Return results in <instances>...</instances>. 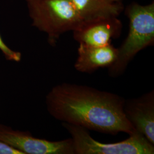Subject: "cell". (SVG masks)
<instances>
[{
    "label": "cell",
    "mask_w": 154,
    "mask_h": 154,
    "mask_svg": "<svg viewBox=\"0 0 154 154\" xmlns=\"http://www.w3.org/2000/svg\"><path fill=\"white\" fill-rule=\"evenodd\" d=\"M125 101L116 94L69 83L55 86L46 99L50 114L63 123L107 134L131 135L138 131L124 114Z\"/></svg>",
    "instance_id": "6da1fadb"
},
{
    "label": "cell",
    "mask_w": 154,
    "mask_h": 154,
    "mask_svg": "<svg viewBox=\"0 0 154 154\" xmlns=\"http://www.w3.org/2000/svg\"><path fill=\"white\" fill-rule=\"evenodd\" d=\"M0 50L9 61L20 62L21 59V54L9 48L3 41L0 35Z\"/></svg>",
    "instance_id": "30bf717a"
},
{
    "label": "cell",
    "mask_w": 154,
    "mask_h": 154,
    "mask_svg": "<svg viewBox=\"0 0 154 154\" xmlns=\"http://www.w3.org/2000/svg\"><path fill=\"white\" fill-rule=\"evenodd\" d=\"M32 25L46 33L55 46L61 35L77 29L83 21L70 0H25Z\"/></svg>",
    "instance_id": "3957f363"
},
{
    "label": "cell",
    "mask_w": 154,
    "mask_h": 154,
    "mask_svg": "<svg viewBox=\"0 0 154 154\" xmlns=\"http://www.w3.org/2000/svg\"><path fill=\"white\" fill-rule=\"evenodd\" d=\"M122 30V23L118 17H105L83 21L72 31V35L79 44L104 46L119 38Z\"/></svg>",
    "instance_id": "8992f818"
},
{
    "label": "cell",
    "mask_w": 154,
    "mask_h": 154,
    "mask_svg": "<svg viewBox=\"0 0 154 154\" xmlns=\"http://www.w3.org/2000/svg\"><path fill=\"white\" fill-rule=\"evenodd\" d=\"M0 140L24 154H74L72 138L49 141L33 137L28 132L13 130L0 125Z\"/></svg>",
    "instance_id": "5b68a950"
},
{
    "label": "cell",
    "mask_w": 154,
    "mask_h": 154,
    "mask_svg": "<svg viewBox=\"0 0 154 154\" xmlns=\"http://www.w3.org/2000/svg\"><path fill=\"white\" fill-rule=\"evenodd\" d=\"M0 154H24L11 145L0 140Z\"/></svg>",
    "instance_id": "8fae6325"
},
{
    "label": "cell",
    "mask_w": 154,
    "mask_h": 154,
    "mask_svg": "<svg viewBox=\"0 0 154 154\" xmlns=\"http://www.w3.org/2000/svg\"><path fill=\"white\" fill-rule=\"evenodd\" d=\"M74 67L78 72L91 73L99 68L109 67L116 61L118 48L111 44L104 46L79 44Z\"/></svg>",
    "instance_id": "ba28073f"
},
{
    "label": "cell",
    "mask_w": 154,
    "mask_h": 154,
    "mask_svg": "<svg viewBox=\"0 0 154 154\" xmlns=\"http://www.w3.org/2000/svg\"><path fill=\"white\" fill-rule=\"evenodd\" d=\"M123 112L134 128L154 144V91L137 98L125 99Z\"/></svg>",
    "instance_id": "52a82bcc"
},
{
    "label": "cell",
    "mask_w": 154,
    "mask_h": 154,
    "mask_svg": "<svg viewBox=\"0 0 154 154\" xmlns=\"http://www.w3.org/2000/svg\"><path fill=\"white\" fill-rule=\"evenodd\" d=\"M63 126L72 137L74 154H153L154 146L139 132L116 143L99 142L92 138L88 130L67 123Z\"/></svg>",
    "instance_id": "277c9868"
},
{
    "label": "cell",
    "mask_w": 154,
    "mask_h": 154,
    "mask_svg": "<svg viewBox=\"0 0 154 154\" xmlns=\"http://www.w3.org/2000/svg\"><path fill=\"white\" fill-rule=\"evenodd\" d=\"M83 21L118 17L125 9V0H70Z\"/></svg>",
    "instance_id": "9c48e42d"
},
{
    "label": "cell",
    "mask_w": 154,
    "mask_h": 154,
    "mask_svg": "<svg viewBox=\"0 0 154 154\" xmlns=\"http://www.w3.org/2000/svg\"><path fill=\"white\" fill-rule=\"evenodd\" d=\"M129 20L126 38L118 48L115 62L109 67L111 77L121 75L138 53L154 44V2L147 5L132 2L125 8Z\"/></svg>",
    "instance_id": "7a4b0ae2"
}]
</instances>
